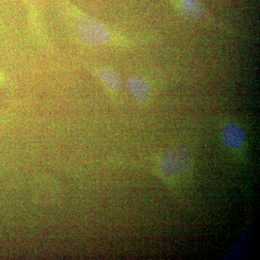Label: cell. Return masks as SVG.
<instances>
[{
  "label": "cell",
  "mask_w": 260,
  "mask_h": 260,
  "mask_svg": "<svg viewBox=\"0 0 260 260\" xmlns=\"http://www.w3.org/2000/svg\"><path fill=\"white\" fill-rule=\"evenodd\" d=\"M82 39L92 44H102L109 38L107 29L102 24L90 20H82L75 25Z\"/></svg>",
  "instance_id": "7a4b0ae2"
},
{
  "label": "cell",
  "mask_w": 260,
  "mask_h": 260,
  "mask_svg": "<svg viewBox=\"0 0 260 260\" xmlns=\"http://www.w3.org/2000/svg\"><path fill=\"white\" fill-rule=\"evenodd\" d=\"M192 160L190 148L184 144L174 145L160 160V174L167 179H175L187 172Z\"/></svg>",
  "instance_id": "6da1fadb"
},
{
  "label": "cell",
  "mask_w": 260,
  "mask_h": 260,
  "mask_svg": "<svg viewBox=\"0 0 260 260\" xmlns=\"http://www.w3.org/2000/svg\"><path fill=\"white\" fill-rule=\"evenodd\" d=\"M127 88L130 95L136 102H143L148 99L150 89L146 82L138 78H131L128 81Z\"/></svg>",
  "instance_id": "277c9868"
},
{
  "label": "cell",
  "mask_w": 260,
  "mask_h": 260,
  "mask_svg": "<svg viewBox=\"0 0 260 260\" xmlns=\"http://www.w3.org/2000/svg\"><path fill=\"white\" fill-rule=\"evenodd\" d=\"M101 79L112 90H117L120 87V80L115 73L110 70H102L99 73Z\"/></svg>",
  "instance_id": "8992f818"
},
{
  "label": "cell",
  "mask_w": 260,
  "mask_h": 260,
  "mask_svg": "<svg viewBox=\"0 0 260 260\" xmlns=\"http://www.w3.org/2000/svg\"><path fill=\"white\" fill-rule=\"evenodd\" d=\"M2 82V75L0 74V83H1Z\"/></svg>",
  "instance_id": "52a82bcc"
},
{
  "label": "cell",
  "mask_w": 260,
  "mask_h": 260,
  "mask_svg": "<svg viewBox=\"0 0 260 260\" xmlns=\"http://www.w3.org/2000/svg\"><path fill=\"white\" fill-rule=\"evenodd\" d=\"M221 137L225 146L232 150L240 148L245 140L244 130L239 124L234 122L224 124L221 129Z\"/></svg>",
  "instance_id": "3957f363"
},
{
  "label": "cell",
  "mask_w": 260,
  "mask_h": 260,
  "mask_svg": "<svg viewBox=\"0 0 260 260\" xmlns=\"http://www.w3.org/2000/svg\"><path fill=\"white\" fill-rule=\"evenodd\" d=\"M181 12L190 18H199L203 14V7L199 0H179Z\"/></svg>",
  "instance_id": "5b68a950"
}]
</instances>
